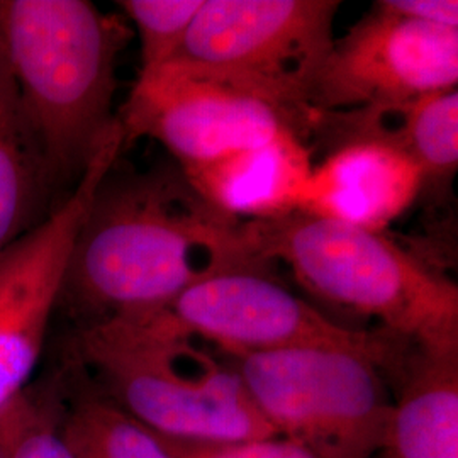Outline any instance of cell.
<instances>
[{
	"label": "cell",
	"instance_id": "obj_1",
	"mask_svg": "<svg viewBox=\"0 0 458 458\" xmlns=\"http://www.w3.org/2000/svg\"><path fill=\"white\" fill-rule=\"evenodd\" d=\"M111 174L79 231L60 297L79 327L164 310L219 272L263 268L243 223L209 208L181 168Z\"/></svg>",
	"mask_w": 458,
	"mask_h": 458
},
{
	"label": "cell",
	"instance_id": "obj_2",
	"mask_svg": "<svg viewBox=\"0 0 458 458\" xmlns=\"http://www.w3.org/2000/svg\"><path fill=\"white\" fill-rule=\"evenodd\" d=\"M130 36L87 0L0 2V41L53 187L79 181L119 124L115 70Z\"/></svg>",
	"mask_w": 458,
	"mask_h": 458
},
{
	"label": "cell",
	"instance_id": "obj_3",
	"mask_svg": "<svg viewBox=\"0 0 458 458\" xmlns=\"http://www.w3.org/2000/svg\"><path fill=\"white\" fill-rule=\"evenodd\" d=\"M70 359L106 397L166 438L234 443L277 437L231 361L151 314L79 327Z\"/></svg>",
	"mask_w": 458,
	"mask_h": 458
},
{
	"label": "cell",
	"instance_id": "obj_4",
	"mask_svg": "<svg viewBox=\"0 0 458 458\" xmlns=\"http://www.w3.org/2000/svg\"><path fill=\"white\" fill-rule=\"evenodd\" d=\"M243 233L259 262L285 263L319 299L412 344L458 346L457 285L384 233L302 213L243 223Z\"/></svg>",
	"mask_w": 458,
	"mask_h": 458
},
{
	"label": "cell",
	"instance_id": "obj_5",
	"mask_svg": "<svg viewBox=\"0 0 458 458\" xmlns=\"http://www.w3.org/2000/svg\"><path fill=\"white\" fill-rule=\"evenodd\" d=\"M410 340L308 344L229 357L276 435L319 458H374L393 412L389 376Z\"/></svg>",
	"mask_w": 458,
	"mask_h": 458
},
{
	"label": "cell",
	"instance_id": "obj_6",
	"mask_svg": "<svg viewBox=\"0 0 458 458\" xmlns=\"http://www.w3.org/2000/svg\"><path fill=\"white\" fill-rule=\"evenodd\" d=\"M340 5L335 0H204L174 60L251 87L312 130L310 100L335 43Z\"/></svg>",
	"mask_w": 458,
	"mask_h": 458
},
{
	"label": "cell",
	"instance_id": "obj_7",
	"mask_svg": "<svg viewBox=\"0 0 458 458\" xmlns=\"http://www.w3.org/2000/svg\"><path fill=\"white\" fill-rule=\"evenodd\" d=\"M117 121L124 145L153 138L179 166L211 162L284 132L306 138L310 131L301 117L251 87L181 60L140 75Z\"/></svg>",
	"mask_w": 458,
	"mask_h": 458
},
{
	"label": "cell",
	"instance_id": "obj_8",
	"mask_svg": "<svg viewBox=\"0 0 458 458\" xmlns=\"http://www.w3.org/2000/svg\"><path fill=\"white\" fill-rule=\"evenodd\" d=\"M123 147L117 124L65 200L0 251V418L33 384L75 240Z\"/></svg>",
	"mask_w": 458,
	"mask_h": 458
},
{
	"label": "cell",
	"instance_id": "obj_9",
	"mask_svg": "<svg viewBox=\"0 0 458 458\" xmlns=\"http://www.w3.org/2000/svg\"><path fill=\"white\" fill-rule=\"evenodd\" d=\"M458 30L372 11L335 39L312 89L318 114L404 104L457 89Z\"/></svg>",
	"mask_w": 458,
	"mask_h": 458
},
{
	"label": "cell",
	"instance_id": "obj_10",
	"mask_svg": "<svg viewBox=\"0 0 458 458\" xmlns=\"http://www.w3.org/2000/svg\"><path fill=\"white\" fill-rule=\"evenodd\" d=\"M151 314L181 335L217 344L228 357L308 344H374L380 333L329 321L263 268H234L202 278Z\"/></svg>",
	"mask_w": 458,
	"mask_h": 458
},
{
	"label": "cell",
	"instance_id": "obj_11",
	"mask_svg": "<svg viewBox=\"0 0 458 458\" xmlns=\"http://www.w3.org/2000/svg\"><path fill=\"white\" fill-rule=\"evenodd\" d=\"M425 177L401 149L350 140L312 166L297 213L384 233L418 199Z\"/></svg>",
	"mask_w": 458,
	"mask_h": 458
},
{
	"label": "cell",
	"instance_id": "obj_12",
	"mask_svg": "<svg viewBox=\"0 0 458 458\" xmlns=\"http://www.w3.org/2000/svg\"><path fill=\"white\" fill-rule=\"evenodd\" d=\"M312 166L306 138L289 131L262 145L179 168L216 213L236 223H251L297 213Z\"/></svg>",
	"mask_w": 458,
	"mask_h": 458
},
{
	"label": "cell",
	"instance_id": "obj_13",
	"mask_svg": "<svg viewBox=\"0 0 458 458\" xmlns=\"http://www.w3.org/2000/svg\"><path fill=\"white\" fill-rule=\"evenodd\" d=\"M377 458H458V346L411 344Z\"/></svg>",
	"mask_w": 458,
	"mask_h": 458
},
{
	"label": "cell",
	"instance_id": "obj_14",
	"mask_svg": "<svg viewBox=\"0 0 458 458\" xmlns=\"http://www.w3.org/2000/svg\"><path fill=\"white\" fill-rule=\"evenodd\" d=\"M312 130L331 132L336 145L350 140L382 141L406 153L421 168L425 183L448 181L458 166V90L395 106L318 114Z\"/></svg>",
	"mask_w": 458,
	"mask_h": 458
},
{
	"label": "cell",
	"instance_id": "obj_15",
	"mask_svg": "<svg viewBox=\"0 0 458 458\" xmlns=\"http://www.w3.org/2000/svg\"><path fill=\"white\" fill-rule=\"evenodd\" d=\"M51 189L48 166L0 41V251L33 228Z\"/></svg>",
	"mask_w": 458,
	"mask_h": 458
},
{
	"label": "cell",
	"instance_id": "obj_16",
	"mask_svg": "<svg viewBox=\"0 0 458 458\" xmlns=\"http://www.w3.org/2000/svg\"><path fill=\"white\" fill-rule=\"evenodd\" d=\"M65 378L64 435L75 458H174L158 433L98 391L72 359Z\"/></svg>",
	"mask_w": 458,
	"mask_h": 458
},
{
	"label": "cell",
	"instance_id": "obj_17",
	"mask_svg": "<svg viewBox=\"0 0 458 458\" xmlns=\"http://www.w3.org/2000/svg\"><path fill=\"white\" fill-rule=\"evenodd\" d=\"M64 372L43 386L31 384L2 416L7 458H75L64 435Z\"/></svg>",
	"mask_w": 458,
	"mask_h": 458
},
{
	"label": "cell",
	"instance_id": "obj_18",
	"mask_svg": "<svg viewBox=\"0 0 458 458\" xmlns=\"http://www.w3.org/2000/svg\"><path fill=\"white\" fill-rule=\"evenodd\" d=\"M117 5L140 36V75H145L175 58L204 0H123Z\"/></svg>",
	"mask_w": 458,
	"mask_h": 458
},
{
	"label": "cell",
	"instance_id": "obj_19",
	"mask_svg": "<svg viewBox=\"0 0 458 458\" xmlns=\"http://www.w3.org/2000/svg\"><path fill=\"white\" fill-rule=\"evenodd\" d=\"M160 438L174 458H319L280 437L234 443L187 442L162 435Z\"/></svg>",
	"mask_w": 458,
	"mask_h": 458
},
{
	"label": "cell",
	"instance_id": "obj_20",
	"mask_svg": "<svg viewBox=\"0 0 458 458\" xmlns=\"http://www.w3.org/2000/svg\"><path fill=\"white\" fill-rule=\"evenodd\" d=\"M376 5L394 16L458 30L457 0H378Z\"/></svg>",
	"mask_w": 458,
	"mask_h": 458
},
{
	"label": "cell",
	"instance_id": "obj_21",
	"mask_svg": "<svg viewBox=\"0 0 458 458\" xmlns=\"http://www.w3.org/2000/svg\"><path fill=\"white\" fill-rule=\"evenodd\" d=\"M0 458H7V433H5V425L2 418H0Z\"/></svg>",
	"mask_w": 458,
	"mask_h": 458
}]
</instances>
